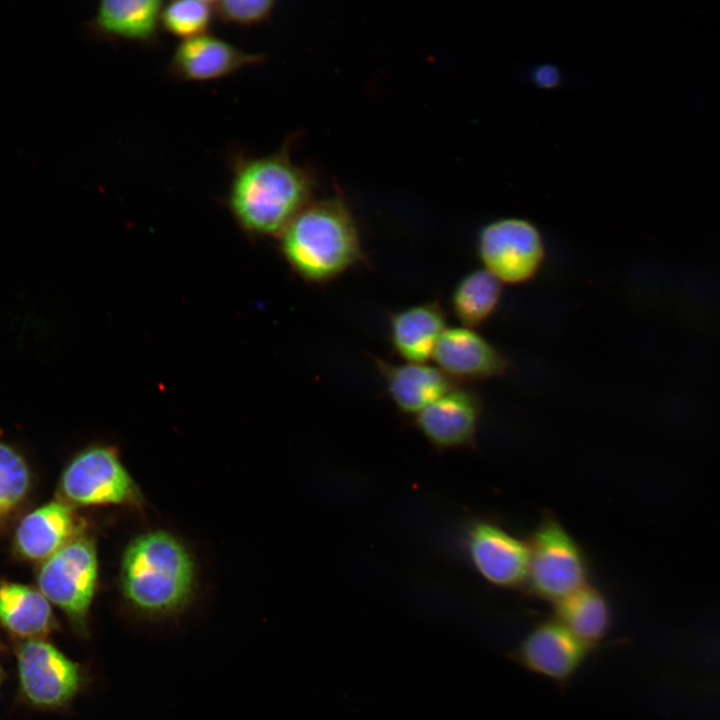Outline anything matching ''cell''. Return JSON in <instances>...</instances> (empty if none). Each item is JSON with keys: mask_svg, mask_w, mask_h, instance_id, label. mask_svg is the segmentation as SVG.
I'll use <instances>...</instances> for the list:
<instances>
[{"mask_svg": "<svg viewBox=\"0 0 720 720\" xmlns=\"http://www.w3.org/2000/svg\"><path fill=\"white\" fill-rule=\"evenodd\" d=\"M290 146L291 138L277 151L262 156L230 153L227 204L249 233L280 234L310 202L314 176L292 160Z\"/></svg>", "mask_w": 720, "mask_h": 720, "instance_id": "1", "label": "cell"}, {"mask_svg": "<svg viewBox=\"0 0 720 720\" xmlns=\"http://www.w3.org/2000/svg\"><path fill=\"white\" fill-rule=\"evenodd\" d=\"M196 589L194 559L184 543L165 530L133 538L123 551L119 590L135 613L164 618L183 612Z\"/></svg>", "mask_w": 720, "mask_h": 720, "instance_id": "2", "label": "cell"}, {"mask_svg": "<svg viewBox=\"0 0 720 720\" xmlns=\"http://www.w3.org/2000/svg\"><path fill=\"white\" fill-rule=\"evenodd\" d=\"M280 236L284 257L306 281L332 280L361 257L355 220L346 202L338 196L310 201Z\"/></svg>", "mask_w": 720, "mask_h": 720, "instance_id": "3", "label": "cell"}, {"mask_svg": "<svg viewBox=\"0 0 720 720\" xmlns=\"http://www.w3.org/2000/svg\"><path fill=\"white\" fill-rule=\"evenodd\" d=\"M37 588L80 635H87L97 593L99 565L94 539L83 532L39 565Z\"/></svg>", "mask_w": 720, "mask_h": 720, "instance_id": "4", "label": "cell"}, {"mask_svg": "<svg viewBox=\"0 0 720 720\" xmlns=\"http://www.w3.org/2000/svg\"><path fill=\"white\" fill-rule=\"evenodd\" d=\"M57 498L75 509L138 508L143 504L142 493L118 451L107 445L89 446L67 463L59 478Z\"/></svg>", "mask_w": 720, "mask_h": 720, "instance_id": "5", "label": "cell"}, {"mask_svg": "<svg viewBox=\"0 0 720 720\" xmlns=\"http://www.w3.org/2000/svg\"><path fill=\"white\" fill-rule=\"evenodd\" d=\"M527 541L525 588L533 596L554 604L589 583L583 549L555 517L544 516Z\"/></svg>", "mask_w": 720, "mask_h": 720, "instance_id": "6", "label": "cell"}, {"mask_svg": "<svg viewBox=\"0 0 720 720\" xmlns=\"http://www.w3.org/2000/svg\"><path fill=\"white\" fill-rule=\"evenodd\" d=\"M477 254L484 269L500 282L517 285L530 281L546 255L538 228L522 218H503L481 228Z\"/></svg>", "mask_w": 720, "mask_h": 720, "instance_id": "7", "label": "cell"}, {"mask_svg": "<svg viewBox=\"0 0 720 720\" xmlns=\"http://www.w3.org/2000/svg\"><path fill=\"white\" fill-rule=\"evenodd\" d=\"M594 649L551 618L532 626L508 657L526 671L566 688Z\"/></svg>", "mask_w": 720, "mask_h": 720, "instance_id": "8", "label": "cell"}, {"mask_svg": "<svg viewBox=\"0 0 720 720\" xmlns=\"http://www.w3.org/2000/svg\"><path fill=\"white\" fill-rule=\"evenodd\" d=\"M17 665L23 694L40 707L69 705L86 682L78 663L42 639H28L19 645Z\"/></svg>", "mask_w": 720, "mask_h": 720, "instance_id": "9", "label": "cell"}, {"mask_svg": "<svg viewBox=\"0 0 720 720\" xmlns=\"http://www.w3.org/2000/svg\"><path fill=\"white\" fill-rule=\"evenodd\" d=\"M468 558L488 583L504 589L525 588L529 568V544L489 520H476L465 532Z\"/></svg>", "mask_w": 720, "mask_h": 720, "instance_id": "10", "label": "cell"}, {"mask_svg": "<svg viewBox=\"0 0 720 720\" xmlns=\"http://www.w3.org/2000/svg\"><path fill=\"white\" fill-rule=\"evenodd\" d=\"M83 532L85 523L76 509L57 498L20 519L12 538L13 552L23 561L41 564Z\"/></svg>", "mask_w": 720, "mask_h": 720, "instance_id": "11", "label": "cell"}, {"mask_svg": "<svg viewBox=\"0 0 720 720\" xmlns=\"http://www.w3.org/2000/svg\"><path fill=\"white\" fill-rule=\"evenodd\" d=\"M482 409V400L476 392L455 386L419 412L415 424L439 450L472 447Z\"/></svg>", "mask_w": 720, "mask_h": 720, "instance_id": "12", "label": "cell"}, {"mask_svg": "<svg viewBox=\"0 0 720 720\" xmlns=\"http://www.w3.org/2000/svg\"><path fill=\"white\" fill-rule=\"evenodd\" d=\"M263 61V54L243 51L207 33L182 40L172 53L166 70L178 80L206 82L225 78Z\"/></svg>", "mask_w": 720, "mask_h": 720, "instance_id": "13", "label": "cell"}, {"mask_svg": "<svg viewBox=\"0 0 720 720\" xmlns=\"http://www.w3.org/2000/svg\"><path fill=\"white\" fill-rule=\"evenodd\" d=\"M432 359L447 376L461 380H484L502 376L508 369L506 357L475 329L446 328Z\"/></svg>", "mask_w": 720, "mask_h": 720, "instance_id": "14", "label": "cell"}, {"mask_svg": "<svg viewBox=\"0 0 720 720\" xmlns=\"http://www.w3.org/2000/svg\"><path fill=\"white\" fill-rule=\"evenodd\" d=\"M164 3L159 0H102L85 26L98 40L154 46L159 40Z\"/></svg>", "mask_w": 720, "mask_h": 720, "instance_id": "15", "label": "cell"}, {"mask_svg": "<svg viewBox=\"0 0 720 720\" xmlns=\"http://www.w3.org/2000/svg\"><path fill=\"white\" fill-rule=\"evenodd\" d=\"M376 364L392 401L406 414L417 415L455 387L452 378L426 363L391 364L376 360Z\"/></svg>", "mask_w": 720, "mask_h": 720, "instance_id": "16", "label": "cell"}, {"mask_svg": "<svg viewBox=\"0 0 720 720\" xmlns=\"http://www.w3.org/2000/svg\"><path fill=\"white\" fill-rule=\"evenodd\" d=\"M446 328L444 310L436 302L411 306L390 318L392 345L410 363H426L431 359Z\"/></svg>", "mask_w": 720, "mask_h": 720, "instance_id": "17", "label": "cell"}, {"mask_svg": "<svg viewBox=\"0 0 720 720\" xmlns=\"http://www.w3.org/2000/svg\"><path fill=\"white\" fill-rule=\"evenodd\" d=\"M0 624L28 640L50 633L56 620L51 603L38 588L0 579Z\"/></svg>", "mask_w": 720, "mask_h": 720, "instance_id": "18", "label": "cell"}, {"mask_svg": "<svg viewBox=\"0 0 720 720\" xmlns=\"http://www.w3.org/2000/svg\"><path fill=\"white\" fill-rule=\"evenodd\" d=\"M553 618L596 648L610 633L613 612L602 591L590 583L553 604Z\"/></svg>", "mask_w": 720, "mask_h": 720, "instance_id": "19", "label": "cell"}, {"mask_svg": "<svg viewBox=\"0 0 720 720\" xmlns=\"http://www.w3.org/2000/svg\"><path fill=\"white\" fill-rule=\"evenodd\" d=\"M502 284L484 268L460 279L452 293L451 306L462 326L475 329L494 315L502 298Z\"/></svg>", "mask_w": 720, "mask_h": 720, "instance_id": "20", "label": "cell"}, {"mask_svg": "<svg viewBox=\"0 0 720 720\" xmlns=\"http://www.w3.org/2000/svg\"><path fill=\"white\" fill-rule=\"evenodd\" d=\"M31 481V472L24 457L0 439V529L27 499Z\"/></svg>", "mask_w": 720, "mask_h": 720, "instance_id": "21", "label": "cell"}, {"mask_svg": "<svg viewBox=\"0 0 720 720\" xmlns=\"http://www.w3.org/2000/svg\"><path fill=\"white\" fill-rule=\"evenodd\" d=\"M214 16V1H171L162 7L160 25L167 33L186 40L207 34Z\"/></svg>", "mask_w": 720, "mask_h": 720, "instance_id": "22", "label": "cell"}, {"mask_svg": "<svg viewBox=\"0 0 720 720\" xmlns=\"http://www.w3.org/2000/svg\"><path fill=\"white\" fill-rule=\"evenodd\" d=\"M273 0H221L214 1L215 16L223 23L250 27L266 22L272 15Z\"/></svg>", "mask_w": 720, "mask_h": 720, "instance_id": "23", "label": "cell"}, {"mask_svg": "<svg viewBox=\"0 0 720 720\" xmlns=\"http://www.w3.org/2000/svg\"><path fill=\"white\" fill-rule=\"evenodd\" d=\"M533 80L540 87L552 88L559 83L560 74L555 66L543 64L533 72Z\"/></svg>", "mask_w": 720, "mask_h": 720, "instance_id": "24", "label": "cell"}, {"mask_svg": "<svg viewBox=\"0 0 720 720\" xmlns=\"http://www.w3.org/2000/svg\"><path fill=\"white\" fill-rule=\"evenodd\" d=\"M0 681H1V672H0Z\"/></svg>", "mask_w": 720, "mask_h": 720, "instance_id": "25", "label": "cell"}]
</instances>
